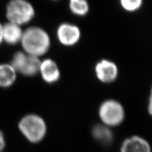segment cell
Segmentation results:
<instances>
[{
    "label": "cell",
    "mask_w": 152,
    "mask_h": 152,
    "mask_svg": "<svg viewBox=\"0 0 152 152\" xmlns=\"http://www.w3.org/2000/svg\"><path fill=\"white\" fill-rule=\"evenodd\" d=\"M23 50L28 55L36 57L46 54L50 48L48 34L39 27H31L23 32L21 39Z\"/></svg>",
    "instance_id": "1"
},
{
    "label": "cell",
    "mask_w": 152,
    "mask_h": 152,
    "mask_svg": "<svg viewBox=\"0 0 152 152\" xmlns=\"http://www.w3.org/2000/svg\"><path fill=\"white\" fill-rule=\"evenodd\" d=\"M22 134L31 142H39L46 136L47 127L41 117L36 114H29L23 117L18 124Z\"/></svg>",
    "instance_id": "2"
},
{
    "label": "cell",
    "mask_w": 152,
    "mask_h": 152,
    "mask_svg": "<svg viewBox=\"0 0 152 152\" xmlns=\"http://www.w3.org/2000/svg\"><path fill=\"white\" fill-rule=\"evenodd\" d=\"M98 113L103 124L110 128L120 126L126 117L122 103L113 99L103 101L99 106Z\"/></svg>",
    "instance_id": "3"
},
{
    "label": "cell",
    "mask_w": 152,
    "mask_h": 152,
    "mask_svg": "<svg viewBox=\"0 0 152 152\" xmlns=\"http://www.w3.org/2000/svg\"><path fill=\"white\" fill-rule=\"evenodd\" d=\"M7 17L12 22L20 26L29 22L34 17L35 12L32 4L23 0H14L7 7Z\"/></svg>",
    "instance_id": "4"
},
{
    "label": "cell",
    "mask_w": 152,
    "mask_h": 152,
    "mask_svg": "<svg viewBox=\"0 0 152 152\" xmlns=\"http://www.w3.org/2000/svg\"><path fill=\"white\" fill-rule=\"evenodd\" d=\"M41 63L38 57L18 51L13 56L11 65L15 71L22 75L32 77L39 72Z\"/></svg>",
    "instance_id": "5"
},
{
    "label": "cell",
    "mask_w": 152,
    "mask_h": 152,
    "mask_svg": "<svg viewBox=\"0 0 152 152\" xmlns=\"http://www.w3.org/2000/svg\"><path fill=\"white\" fill-rule=\"evenodd\" d=\"M56 36L61 45L70 47L78 43L81 37V32L77 25L64 22L57 28Z\"/></svg>",
    "instance_id": "6"
},
{
    "label": "cell",
    "mask_w": 152,
    "mask_h": 152,
    "mask_svg": "<svg viewBox=\"0 0 152 152\" xmlns=\"http://www.w3.org/2000/svg\"><path fill=\"white\" fill-rule=\"evenodd\" d=\"M94 72L99 81L104 84H110L117 80L118 69L116 64L112 60L102 59L95 65Z\"/></svg>",
    "instance_id": "7"
},
{
    "label": "cell",
    "mask_w": 152,
    "mask_h": 152,
    "mask_svg": "<svg viewBox=\"0 0 152 152\" xmlns=\"http://www.w3.org/2000/svg\"><path fill=\"white\" fill-rule=\"evenodd\" d=\"M39 72L42 79L48 84H53L58 81L61 76L58 65L50 58L41 61Z\"/></svg>",
    "instance_id": "8"
},
{
    "label": "cell",
    "mask_w": 152,
    "mask_h": 152,
    "mask_svg": "<svg viewBox=\"0 0 152 152\" xmlns=\"http://www.w3.org/2000/svg\"><path fill=\"white\" fill-rule=\"evenodd\" d=\"M121 152H151L149 142L143 137L132 136L123 141Z\"/></svg>",
    "instance_id": "9"
},
{
    "label": "cell",
    "mask_w": 152,
    "mask_h": 152,
    "mask_svg": "<svg viewBox=\"0 0 152 152\" xmlns=\"http://www.w3.org/2000/svg\"><path fill=\"white\" fill-rule=\"evenodd\" d=\"M23 32L20 26L12 22L3 26V40L10 45H15L21 41Z\"/></svg>",
    "instance_id": "10"
},
{
    "label": "cell",
    "mask_w": 152,
    "mask_h": 152,
    "mask_svg": "<svg viewBox=\"0 0 152 152\" xmlns=\"http://www.w3.org/2000/svg\"><path fill=\"white\" fill-rule=\"evenodd\" d=\"M91 134L94 138L101 143L108 145L113 141V134L109 127L103 124H97L91 129Z\"/></svg>",
    "instance_id": "11"
},
{
    "label": "cell",
    "mask_w": 152,
    "mask_h": 152,
    "mask_svg": "<svg viewBox=\"0 0 152 152\" xmlns=\"http://www.w3.org/2000/svg\"><path fill=\"white\" fill-rule=\"evenodd\" d=\"M16 71L11 65H0V87L8 88L15 81Z\"/></svg>",
    "instance_id": "12"
},
{
    "label": "cell",
    "mask_w": 152,
    "mask_h": 152,
    "mask_svg": "<svg viewBox=\"0 0 152 152\" xmlns=\"http://www.w3.org/2000/svg\"><path fill=\"white\" fill-rule=\"evenodd\" d=\"M70 11L75 16L84 17L89 11V5L85 0H70L69 3Z\"/></svg>",
    "instance_id": "13"
},
{
    "label": "cell",
    "mask_w": 152,
    "mask_h": 152,
    "mask_svg": "<svg viewBox=\"0 0 152 152\" xmlns=\"http://www.w3.org/2000/svg\"><path fill=\"white\" fill-rule=\"evenodd\" d=\"M143 1L142 0H121L120 5L127 12H135L141 9Z\"/></svg>",
    "instance_id": "14"
},
{
    "label": "cell",
    "mask_w": 152,
    "mask_h": 152,
    "mask_svg": "<svg viewBox=\"0 0 152 152\" xmlns=\"http://www.w3.org/2000/svg\"><path fill=\"white\" fill-rule=\"evenodd\" d=\"M5 147V140L3 135V133L0 131V152L3 151Z\"/></svg>",
    "instance_id": "15"
},
{
    "label": "cell",
    "mask_w": 152,
    "mask_h": 152,
    "mask_svg": "<svg viewBox=\"0 0 152 152\" xmlns=\"http://www.w3.org/2000/svg\"><path fill=\"white\" fill-rule=\"evenodd\" d=\"M147 110L149 115L152 117V99H148V105H147Z\"/></svg>",
    "instance_id": "16"
},
{
    "label": "cell",
    "mask_w": 152,
    "mask_h": 152,
    "mask_svg": "<svg viewBox=\"0 0 152 152\" xmlns=\"http://www.w3.org/2000/svg\"><path fill=\"white\" fill-rule=\"evenodd\" d=\"M3 41V26L0 23V44Z\"/></svg>",
    "instance_id": "17"
},
{
    "label": "cell",
    "mask_w": 152,
    "mask_h": 152,
    "mask_svg": "<svg viewBox=\"0 0 152 152\" xmlns=\"http://www.w3.org/2000/svg\"><path fill=\"white\" fill-rule=\"evenodd\" d=\"M149 99H152V86H151V90H150V97Z\"/></svg>",
    "instance_id": "18"
}]
</instances>
